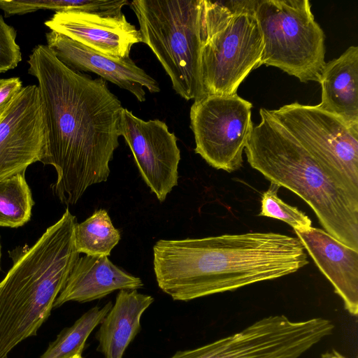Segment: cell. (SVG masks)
Masks as SVG:
<instances>
[{
    "instance_id": "cell-1",
    "label": "cell",
    "mask_w": 358,
    "mask_h": 358,
    "mask_svg": "<svg viewBox=\"0 0 358 358\" xmlns=\"http://www.w3.org/2000/svg\"><path fill=\"white\" fill-rule=\"evenodd\" d=\"M27 62L46 129L41 162L57 172L54 194L74 205L89 187L108 180L124 108L105 80L69 69L45 45L36 46Z\"/></svg>"
},
{
    "instance_id": "cell-2",
    "label": "cell",
    "mask_w": 358,
    "mask_h": 358,
    "mask_svg": "<svg viewBox=\"0 0 358 358\" xmlns=\"http://www.w3.org/2000/svg\"><path fill=\"white\" fill-rule=\"evenodd\" d=\"M308 263L298 238L274 232L161 239L153 246L157 285L173 301H189L279 278Z\"/></svg>"
},
{
    "instance_id": "cell-3",
    "label": "cell",
    "mask_w": 358,
    "mask_h": 358,
    "mask_svg": "<svg viewBox=\"0 0 358 358\" xmlns=\"http://www.w3.org/2000/svg\"><path fill=\"white\" fill-rule=\"evenodd\" d=\"M245 145L248 162L271 182L297 194L325 231L358 250V196L268 112L260 108Z\"/></svg>"
},
{
    "instance_id": "cell-4",
    "label": "cell",
    "mask_w": 358,
    "mask_h": 358,
    "mask_svg": "<svg viewBox=\"0 0 358 358\" xmlns=\"http://www.w3.org/2000/svg\"><path fill=\"white\" fill-rule=\"evenodd\" d=\"M76 217L69 208L31 247L9 252L13 266L0 282V358L36 336L80 257Z\"/></svg>"
},
{
    "instance_id": "cell-5",
    "label": "cell",
    "mask_w": 358,
    "mask_h": 358,
    "mask_svg": "<svg viewBox=\"0 0 358 358\" xmlns=\"http://www.w3.org/2000/svg\"><path fill=\"white\" fill-rule=\"evenodd\" d=\"M141 42L155 55L173 89L185 100L202 98L199 75L202 0H134Z\"/></svg>"
},
{
    "instance_id": "cell-6",
    "label": "cell",
    "mask_w": 358,
    "mask_h": 358,
    "mask_svg": "<svg viewBox=\"0 0 358 358\" xmlns=\"http://www.w3.org/2000/svg\"><path fill=\"white\" fill-rule=\"evenodd\" d=\"M262 34L260 65L277 67L301 82H320L325 62V35L308 0H256Z\"/></svg>"
},
{
    "instance_id": "cell-7",
    "label": "cell",
    "mask_w": 358,
    "mask_h": 358,
    "mask_svg": "<svg viewBox=\"0 0 358 358\" xmlns=\"http://www.w3.org/2000/svg\"><path fill=\"white\" fill-rule=\"evenodd\" d=\"M255 7L220 24L201 22L202 98L237 94L248 74L261 66L264 41Z\"/></svg>"
},
{
    "instance_id": "cell-8",
    "label": "cell",
    "mask_w": 358,
    "mask_h": 358,
    "mask_svg": "<svg viewBox=\"0 0 358 358\" xmlns=\"http://www.w3.org/2000/svg\"><path fill=\"white\" fill-rule=\"evenodd\" d=\"M268 112L358 196V128L317 105L294 102Z\"/></svg>"
},
{
    "instance_id": "cell-9",
    "label": "cell",
    "mask_w": 358,
    "mask_h": 358,
    "mask_svg": "<svg viewBox=\"0 0 358 358\" xmlns=\"http://www.w3.org/2000/svg\"><path fill=\"white\" fill-rule=\"evenodd\" d=\"M252 107L237 94L194 100L189 113L194 152L216 169L227 172L239 169L254 127Z\"/></svg>"
},
{
    "instance_id": "cell-10",
    "label": "cell",
    "mask_w": 358,
    "mask_h": 358,
    "mask_svg": "<svg viewBox=\"0 0 358 358\" xmlns=\"http://www.w3.org/2000/svg\"><path fill=\"white\" fill-rule=\"evenodd\" d=\"M120 134L129 147L141 176L162 202L178 185L180 151L175 134L158 119L144 120L124 108Z\"/></svg>"
},
{
    "instance_id": "cell-11",
    "label": "cell",
    "mask_w": 358,
    "mask_h": 358,
    "mask_svg": "<svg viewBox=\"0 0 358 358\" xmlns=\"http://www.w3.org/2000/svg\"><path fill=\"white\" fill-rule=\"evenodd\" d=\"M45 143L38 85L24 87L0 116V182L41 162Z\"/></svg>"
},
{
    "instance_id": "cell-12",
    "label": "cell",
    "mask_w": 358,
    "mask_h": 358,
    "mask_svg": "<svg viewBox=\"0 0 358 358\" xmlns=\"http://www.w3.org/2000/svg\"><path fill=\"white\" fill-rule=\"evenodd\" d=\"M45 24L51 31L115 59L129 57L131 47L142 41L139 29L127 21L123 13L63 10L55 12Z\"/></svg>"
},
{
    "instance_id": "cell-13",
    "label": "cell",
    "mask_w": 358,
    "mask_h": 358,
    "mask_svg": "<svg viewBox=\"0 0 358 358\" xmlns=\"http://www.w3.org/2000/svg\"><path fill=\"white\" fill-rule=\"evenodd\" d=\"M45 38L48 48L67 67L96 73L129 91L140 102L145 101L144 87L152 93L160 91L159 83L129 57L112 59L54 31L46 33Z\"/></svg>"
},
{
    "instance_id": "cell-14",
    "label": "cell",
    "mask_w": 358,
    "mask_h": 358,
    "mask_svg": "<svg viewBox=\"0 0 358 358\" xmlns=\"http://www.w3.org/2000/svg\"><path fill=\"white\" fill-rule=\"evenodd\" d=\"M317 266L333 285L345 309L358 314V250L343 244L327 231L310 227L294 230Z\"/></svg>"
},
{
    "instance_id": "cell-15",
    "label": "cell",
    "mask_w": 358,
    "mask_h": 358,
    "mask_svg": "<svg viewBox=\"0 0 358 358\" xmlns=\"http://www.w3.org/2000/svg\"><path fill=\"white\" fill-rule=\"evenodd\" d=\"M143 287L141 278L117 267L108 257L85 255L75 263L53 308L66 302H90L116 290H134Z\"/></svg>"
},
{
    "instance_id": "cell-16",
    "label": "cell",
    "mask_w": 358,
    "mask_h": 358,
    "mask_svg": "<svg viewBox=\"0 0 358 358\" xmlns=\"http://www.w3.org/2000/svg\"><path fill=\"white\" fill-rule=\"evenodd\" d=\"M319 83L322 99L317 106L358 128V47L351 45L339 57L326 62Z\"/></svg>"
},
{
    "instance_id": "cell-17",
    "label": "cell",
    "mask_w": 358,
    "mask_h": 358,
    "mask_svg": "<svg viewBox=\"0 0 358 358\" xmlns=\"http://www.w3.org/2000/svg\"><path fill=\"white\" fill-rule=\"evenodd\" d=\"M154 298L134 290H120L115 303L95 334L96 350L104 358H123L129 344L141 329V319Z\"/></svg>"
},
{
    "instance_id": "cell-18",
    "label": "cell",
    "mask_w": 358,
    "mask_h": 358,
    "mask_svg": "<svg viewBox=\"0 0 358 358\" xmlns=\"http://www.w3.org/2000/svg\"><path fill=\"white\" fill-rule=\"evenodd\" d=\"M121 238L120 232L113 224L105 209L93 214L74 228V243L77 252L85 255L108 257Z\"/></svg>"
},
{
    "instance_id": "cell-19",
    "label": "cell",
    "mask_w": 358,
    "mask_h": 358,
    "mask_svg": "<svg viewBox=\"0 0 358 358\" xmlns=\"http://www.w3.org/2000/svg\"><path fill=\"white\" fill-rule=\"evenodd\" d=\"M112 306L113 303L109 301L102 306H95L83 313L71 327L60 331L40 358H71L82 355L90 335Z\"/></svg>"
},
{
    "instance_id": "cell-20",
    "label": "cell",
    "mask_w": 358,
    "mask_h": 358,
    "mask_svg": "<svg viewBox=\"0 0 358 358\" xmlns=\"http://www.w3.org/2000/svg\"><path fill=\"white\" fill-rule=\"evenodd\" d=\"M24 173L0 182V227L17 228L30 220L34 201Z\"/></svg>"
},
{
    "instance_id": "cell-21",
    "label": "cell",
    "mask_w": 358,
    "mask_h": 358,
    "mask_svg": "<svg viewBox=\"0 0 358 358\" xmlns=\"http://www.w3.org/2000/svg\"><path fill=\"white\" fill-rule=\"evenodd\" d=\"M279 187L271 182L268 189L262 194L259 216L280 220L290 225L294 230H306L311 227L312 222L308 215L278 196Z\"/></svg>"
},
{
    "instance_id": "cell-22",
    "label": "cell",
    "mask_w": 358,
    "mask_h": 358,
    "mask_svg": "<svg viewBox=\"0 0 358 358\" xmlns=\"http://www.w3.org/2000/svg\"><path fill=\"white\" fill-rule=\"evenodd\" d=\"M16 36L15 29L0 15V73L15 69L22 60Z\"/></svg>"
},
{
    "instance_id": "cell-23",
    "label": "cell",
    "mask_w": 358,
    "mask_h": 358,
    "mask_svg": "<svg viewBox=\"0 0 358 358\" xmlns=\"http://www.w3.org/2000/svg\"><path fill=\"white\" fill-rule=\"evenodd\" d=\"M69 0H0V10L6 17L24 15L38 10H66Z\"/></svg>"
},
{
    "instance_id": "cell-24",
    "label": "cell",
    "mask_w": 358,
    "mask_h": 358,
    "mask_svg": "<svg viewBox=\"0 0 358 358\" xmlns=\"http://www.w3.org/2000/svg\"><path fill=\"white\" fill-rule=\"evenodd\" d=\"M22 88V82L18 77L0 79V116Z\"/></svg>"
},
{
    "instance_id": "cell-25",
    "label": "cell",
    "mask_w": 358,
    "mask_h": 358,
    "mask_svg": "<svg viewBox=\"0 0 358 358\" xmlns=\"http://www.w3.org/2000/svg\"><path fill=\"white\" fill-rule=\"evenodd\" d=\"M321 358H347L336 350L327 351L321 355Z\"/></svg>"
},
{
    "instance_id": "cell-26",
    "label": "cell",
    "mask_w": 358,
    "mask_h": 358,
    "mask_svg": "<svg viewBox=\"0 0 358 358\" xmlns=\"http://www.w3.org/2000/svg\"><path fill=\"white\" fill-rule=\"evenodd\" d=\"M71 358H83V357H82V355H77L73 356V357H71Z\"/></svg>"
},
{
    "instance_id": "cell-27",
    "label": "cell",
    "mask_w": 358,
    "mask_h": 358,
    "mask_svg": "<svg viewBox=\"0 0 358 358\" xmlns=\"http://www.w3.org/2000/svg\"><path fill=\"white\" fill-rule=\"evenodd\" d=\"M1 245L0 243V270H1Z\"/></svg>"
}]
</instances>
